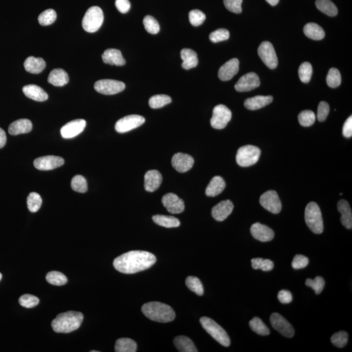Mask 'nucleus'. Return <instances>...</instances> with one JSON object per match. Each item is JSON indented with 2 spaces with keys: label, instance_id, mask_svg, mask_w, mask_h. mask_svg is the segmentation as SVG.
<instances>
[{
  "label": "nucleus",
  "instance_id": "1",
  "mask_svg": "<svg viewBox=\"0 0 352 352\" xmlns=\"http://www.w3.org/2000/svg\"><path fill=\"white\" fill-rule=\"evenodd\" d=\"M156 256L143 250H132L121 254L113 262L115 269L125 274H134L149 269L156 263Z\"/></svg>",
  "mask_w": 352,
  "mask_h": 352
},
{
  "label": "nucleus",
  "instance_id": "2",
  "mask_svg": "<svg viewBox=\"0 0 352 352\" xmlns=\"http://www.w3.org/2000/svg\"><path fill=\"white\" fill-rule=\"evenodd\" d=\"M142 312L149 319L160 323L172 322L176 317L174 309L161 302L153 301L144 304L142 307Z\"/></svg>",
  "mask_w": 352,
  "mask_h": 352
},
{
  "label": "nucleus",
  "instance_id": "3",
  "mask_svg": "<svg viewBox=\"0 0 352 352\" xmlns=\"http://www.w3.org/2000/svg\"><path fill=\"white\" fill-rule=\"evenodd\" d=\"M83 319V314L80 312H66L56 316L52 322V327L56 333H69L78 329Z\"/></svg>",
  "mask_w": 352,
  "mask_h": 352
},
{
  "label": "nucleus",
  "instance_id": "4",
  "mask_svg": "<svg viewBox=\"0 0 352 352\" xmlns=\"http://www.w3.org/2000/svg\"><path fill=\"white\" fill-rule=\"evenodd\" d=\"M306 224L314 234H320L324 231V222L320 207L316 202H311L306 207Z\"/></svg>",
  "mask_w": 352,
  "mask_h": 352
},
{
  "label": "nucleus",
  "instance_id": "5",
  "mask_svg": "<svg viewBox=\"0 0 352 352\" xmlns=\"http://www.w3.org/2000/svg\"><path fill=\"white\" fill-rule=\"evenodd\" d=\"M200 322L207 333L210 334L216 341L223 347H229L230 345L229 336L221 326L218 325L212 318L208 317L201 318Z\"/></svg>",
  "mask_w": 352,
  "mask_h": 352
},
{
  "label": "nucleus",
  "instance_id": "6",
  "mask_svg": "<svg viewBox=\"0 0 352 352\" xmlns=\"http://www.w3.org/2000/svg\"><path fill=\"white\" fill-rule=\"evenodd\" d=\"M104 21V15L102 9L97 6L89 8L82 20V27L89 33L98 31Z\"/></svg>",
  "mask_w": 352,
  "mask_h": 352
},
{
  "label": "nucleus",
  "instance_id": "7",
  "mask_svg": "<svg viewBox=\"0 0 352 352\" xmlns=\"http://www.w3.org/2000/svg\"><path fill=\"white\" fill-rule=\"evenodd\" d=\"M261 151L258 147L246 145L238 150L236 162L240 166L248 167L256 164L259 160Z\"/></svg>",
  "mask_w": 352,
  "mask_h": 352
},
{
  "label": "nucleus",
  "instance_id": "8",
  "mask_svg": "<svg viewBox=\"0 0 352 352\" xmlns=\"http://www.w3.org/2000/svg\"><path fill=\"white\" fill-rule=\"evenodd\" d=\"M231 118L232 112L230 109L225 105H218L215 107L213 111L211 125L213 128L222 129L225 128Z\"/></svg>",
  "mask_w": 352,
  "mask_h": 352
},
{
  "label": "nucleus",
  "instance_id": "9",
  "mask_svg": "<svg viewBox=\"0 0 352 352\" xmlns=\"http://www.w3.org/2000/svg\"><path fill=\"white\" fill-rule=\"evenodd\" d=\"M94 88L97 92L103 95H114L124 90L125 84L122 81L115 80H100L95 83Z\"/></svg>",
  "mask_w": 352,
  "mask_h": 352
},
{
  "label": "nucleus",
  "instance_id": "10",
  "mask_svg": "<svg viewBox=\"0 0 352 352\" xmlns=\"http://www.w3.org/2000/svg\"><path fill=\"white\" fill-rule=\"evenodd\" d=\"M258 55L266 66L274 69L277 67L278 58L273 45L270 42L264 41L258 49Z\"/></svg>",
  "mask_w": 352,
  "mask_h": 352
},
{
  "label": "nucleus",
  "instance_id": "11",
  "mask_svg": "<svg viewBox=\"0 0 352 352\" xmlns=\"http://www.w3.org/2000/svg\"><path fill=\"white\" fill-rule=\"evenodd\" d=\"M146 121L144 117L139 115H129L119 119L115 125L117 133H125L137 128L144 124Z\"/></svg>",
  "mask_w": 352,
  "mask_h": 352
},
{
  "label": "nucleus",
  "instance_id": "12",
  "mask_svg": "<svg viewBox=\"0 0 352 352\" xmlns=\"http://www.w3.org/2000/svg\"><path fill=\"white\" fill-rule=\"evenodd\" d=\"M261 206L273 214H279L282 210V204L278 194L274 190L264 192L260 198Z\"/></svg>",
  "mask_w": 352,
  "mask_h": 352
},
{
  "label": "nucleus",
  "instance_id": "13",
  "mask_svg": "<svg viewBox=\"0 0 352 352\" xmlns=\"http://www.w3.org/2000/svg\"><path fill=\"white\" fill-rule=\"evenodd\" d=\"M270 322H271L272 327L279 332L282 335L287 338L294 337L295 332H294L293 327L280 314L276 313L272 314L270 317Z\"/></svg>",
  "mask_w": 352,
  "mask_h": 352
},
{
  "label": "nucleus",
  "instance_id": "14",
  "mask_svg": "<svg viewBox=\"0 0 352 352\" xmlns=\"http://www.w3.org/2000/svg\"><path fill=\"white\" fill-rule=\"evenodd\" d=\"M259 77L255 73H249L241 77L235 85V89L240 92L253 90L259 86Z\"/></svg>",
  "mask_w": 352,
  "mask_h": 352
},
{
  "label": "nucleus",
  "instance_id": "15",
  "mask_svg": "<svg viewBox=\"0 0 352 352\" xmlns=\"http://www.w3.org/2000/svg\"><path fill=\"white\" fill-rule=\"evenodd\" d=\"M64 159L60 157L48 156L35 159L33 164L39 170H51L59 168L64 164Z\"/></svg>",
  "mask_w": 352,
  "mask_h": 352
},
{
  "label": "nucleus",
  "instance_id": "16",
  "mask_svg": "<svg viewBox=\"0 0 352 352\" xmlns=\"http://www.w3.org/2000/svg\"><path fill=\"white\" fill-rule=\"evenodd\" d=\"M86 121L84 119H79L67 123L61 129V136L63 138H72L78 136L84 130Z\"/></svg>",
  "mask_w": 352,
  "mask_h": 352
},
{
  "label": "nucleus",
  "instance_id": "17",
  "mask_svg": "<svg viewBox=\"0 0 352 352\" xmlns=\"http://www.w3.org/2000/svg\"><path fill=\"white\" fill-rule=\"evenodd\" d=\"M162 203L164 208L170 214H179L184 212L185 204L184 200L179 198L176 194L168 193L162 198Z\"/></svg>",
  "mask_w": 352,
  "mask_h": 352
},
{
  "label": "nucleus",
  "instance_id": "18",
  "mask_svg": "<svg viewBox=\"0 0 352 352\" xmlns=\"http://www.w3.org/2000/svg\"><path fill=\"white\" fill-rule=\"evenodd\" d=\"M194 161L193 157L190 155L178 153L173 156L172 164L175 170L180 173L188 172L193 166Z\"/></svg>",
  "mask_w": 352,
  "mask_h": 352
},
{
  "label": "nucleus",
  "instance_id": "19",
  "mask_svg": "<svg viewBox=\"0 0 352 352\" xmlns=\"http://www.w3.org/2000/svg\"><path fill=\"white\" fill-rule=\"evenodd\" d=\"M250 233L254 239L262 242H270L274 238L273 230L259 222L252 224L250 227Z\"/></svg>",
  "mask_w": 352,
  "mask_h": 352
},
{
  "label": "nucleus",
  "instance_id": "20",
  "mask_svg": "<svg viewBox=\"0 0 352 352\" xmlns=\"http://www.w3.org/2000/svg\"><path fill=\"white\" fill-rule=\"evenodd\" d=\"M233 210L234 204L231 201H222L212 208V217L217 221H223L232 214Z\"/></svg>",
  "mask_w": 352,
  "mask_h": 352
},
{
  "label": "nucleus",
  "instance_id": "21",
  "mask_svg": "<svg viewBox=\"0 0 352 352\" xmlns=\"http://www.w3.org/2000/svg\"><path fill=\"white\" fill-rule=\"evenodd\" d=\"M240 69V61L237 58H233L224 63L218 71V78L222 81L231 80L238 73Z\"/></svg>",
  "mask_w": 352,
  "mask_h": 352
},
{
  "label": "nucleus",
  "instance_id": "22",
  "mask_svg": "<svg viewBox=\"0 0 352 352\" xmlns=\"http://www.w3.org/2000/svg\"><path fill=\"white\" fill-rule=\"evenodd\" d=\"M162 175L158 170H149L144 176V188L146 191L153 192L158 190L162 184Z\"/></svg>",
  "mask_w": 352,
  "mask_h": 352
},
{
  "label": "nucleus",
  "instance_id": "23",
  "mask_svg": "<svg viewBox=\"0 0 352 352\" xmlns=\"http://www.w3.org/2000/svg\"><path fill=\"white\" fill-rule=\"evenodd\" d=\"M102 59L105 63L116 66H123L126 63L121 51L114 49L106 50L103 54Z\"/></svg>",
  "mask_w": 352,
  "mask_h": 352
},
{
  "label": "nucleus",
  "instance_id": "24",
  "mask_svg": "<svg viewBox=\"0 0 352 352\" xmlns=\"http://www.w3.org/2000/svg\"><path fill=\"white\" fill-rule=\"evenodd\" d=\"M273 100V97L270 96V95L269 96L257 95V96L246 99L244 101V106L248 110H258V109L263 108V107L271 104Z\"/></svg>",
  "mask_w": 352,
  "mask_h": 352
},
{
  "label": "nucleus",
  "instance_id": "25",
  "mask_svg": "<svg viewBox=\"0 0 352 352\" xmlns=\"http://www.w3.org/2000/svg\"><path fill=\"white\" fill-rule=\"evenodd\" d=\"M24 93L28 98L38 102H43L49 99V95L41 87L34 84L25 85L23 88Z\"/></svg>",
  "mask_w": 352,
  "mask_h": 352
},
{
  "label": "nucleus",
  "instance_id": "26",
  "mask_svg": "<svg viewBox=\"0 0 352 352\" xmlns=\"http://www.w3.org/2000/svg\"><path fill=\"white\" fill-rule=\"evenodd\" d=\"M32 123L27 119H20L14 121L9 127L10 135H15L26 134L32 130Z\"/></svg>",
  "mask_w": 352,
  "mask_h": 352
},
{
  "label": "nucleus",
  "instance_id": "27",
  "mask_svg": "<svg viewBox=\"0 0 352 352\" xmlns=\"http://www.w3.org/2000/svg\"><path fill=\"white\" fill-rule=\"evenodd\" d=\"M338 211L341 214V221L347 229L352 228V214L349 202L345 200H341L338 202Z\"/></svg>",
  "mask_w": 352,
  "mask_h": 352
},
{
  "label": "nucleus",
  "instance_id": "28",
  "mask_svg": "<svg viewBox=\"0 0 352 352\" xmlns=\"http://www.w3.org/2000/svg\"><path fill=\"white\" fill-rule=\"evenodd\" d=\"M226 188V183L222 177L217 176L211 180L206 190V196L215 197L221 193Z\"/></svg>",
  "mask_w": 352,
  "mask_h": 352
},
{
  "label": "nucleus",
  "instance_id": "29",
  "mask_svg": "<svg viewBox=\"0 0 352 352\" xmlns=\"http://www.w3.org/2000/svg\"><path fill=\"white\" fill-rule=\"evenodd\" d=\"M24 65L27 72L32 74H39L45 69L46 63L41 57L29 56L26 59Z\"/></svg>",
  "mask_w": 352,
  "mask_h": 352
},
{
  "label": "nucleus",
  "instance_id": "30",
  "mask_svg": "<svg viewBox=\"0 0 352 352\" xmlns=\"http://www.w3.org/2000/svg\"><path fill=\"white\" fill-rule=\"evenodd\" d=\"M181 57L183 59L182 67L186 70L194 68L198 63V55L193 50L184 49L181 51Z\"/></svg>",
  "mask_w": 352,
  "mask_h": 352
},
{
  "label": "nucleus",
  "instance_id": "31",
  "mask_svg": "<svg viewBox=\"0 0 352 352\" xmlns=\"http://www.w3.org/2000/svg\"><path fill=\"white\" fill-rule=\"evenodd\" d=\"M69 75L62 69H55L50 73L48 81L55 86L61 87L69 82Z\"/></svg>",
  "mask_w": 352,
  "mask_h": 352
},
{
  "label": "nucleus",
  "instance_id": "32",
  "mask_svg": "<svg viewBox=\"0 0 352 352\" xmlns=\"http://www.w3.org/2000/svg\"><path fill=\"white\" fill-rule=\"evenodd\" d=\"M174 344L176 349L180 352H197L195 345L190 338L186 336H178L175 338Z\"/></svg>",
  "mask_w": 352,
  "mask_h": 352
},
{
  "label": "nucleus",
  "instance_id": "33",
  "mask_svg": "<svg viewBox=\"0 0 352 352\" xmlns=\"http://www.w3.org/2000/svg\"><path fill=\"white\" fill-rule=\"evenodd\" d=\"M303 31L306 36L316 41L323 39L325 37V31L324 29L316 23L307 24L304 27Z\"/></svg>",
  "mask_w": 352,
  "mask_h": 352
},
{
  "label": "nucleus",
  "instance_id": "34",
  "mask_svg": "<svg viewBox=\"0 0 352 352\" xmlns=\"http://www.w3.org/2000/svg\"><path fill=\"white\" fill-rule=\"evenodd\" d=\"M152 219L157 225L165 228H177L181 224L180 220L172 216L156 215V216H153Z\"/></svg>",
  "mask_w": 352,
  "mask_h": 352
},
{
  "label": "nucleus",
  "instance_id": "35",
  "mask_svg": "<svg viewBox=\"0 0 352 352\" xmlns=\"http://www.w3.org/2000/svg\"><path fill=\"white\" fill-rule=\"evenodd\" d=\"M136 350V342L128 338L117 339L115 345V351L116 352H135Z\"/></svg>",
  "mask_w": 352,
  "mask_h": 352
},
{
  "label": "nucleus",
  "instance_id": "36",
  "mask_svg": "<svg viewBox=\"0 0 352 352\" xmlns=\"http://www.w3.org/2000/svg\"><path fill=\"white\" fill-rule=\"evenodd\" d=\"M316 5L318 10L329 17L337 15V7L331 0H316Z\"/></svg>",
  "mask_w": 352,
  "mask_h": 352
},
{
  "label": "nucleus",
  "instance_id": "37",
  "mask_svg": "<svg viewBox=\"0 0 352 352\" xmlns=\"http://www.w3.org/2000/svg\"><path fill=\"white\" fill-rule=\"evenodd\" d=\"M250 329L258 335L261 336L269 335L270 331L269 328L262 322L260 318L254 317L249 322Z\"/></svg>",
  "mask_w": 352,
  "mask_h": 352
},
{
  "label": "nucleus",
  "instance_id": "38",
  "mask_svg": "<svg viewBox=\"0 0 352 352\" xmlns=\"http://www.w3.org/2000/svg\"><path fill=\"white\" fill-rule=\"evenodd\" d=\"M186 286L189 289L195 293L198 296L204 295V287H203L202 282L196 276H190L186 278Z\"/></svg>",
  "mask_w": 352,
  "mask_h": 352
},
{
  "label": "nucleus",
  "instance_id": "39",
  "mask_svg": "<svg viewBox=\"0 0 352 352\" xmlns=\"http://www.w3.org/2000/svg\"><path fill=\"white\" fill-rule=\"evenodd\" d=\"M172 99L166 95H156L151 97L149 100V105L152 108H161L165 105L170 104Z\"/></svg>",
  "mask_w": 352,
  "mask_h": 352
},
{
  "label": "nucleus",
  "instance_id": "40",
  "mask_svg": "<svg viewBox=\"0 0 352 352\" xmlns=\"http://www.w3.org/2000/svg\"><path fill=\"white\" fill-rule=\"evenodd\" d=\"M252 267L254 270H261L264 271H270L273 269L274 263L269 259L256 258L251 260Z\"/></svg>",
  "mask_w": 352,
  "mask_h": 352
},
{
  "label": "nucleus",
  "instance_id": "41",
  "mask_svg": "<svg viewBox=\"0 0 352 352\" xmlns=\"http://www.w3.org/2000/svg\"><path fill=\"white\" fill-rule=\"evenodd\" d=\"M47 282L54 286H63L67 284V278L65 274L59 271H51L47 274Z\"/></svg>",
  "mask_w": 352,
  "mask_h": 352
},
{
  "label": "nucleus",
  "instance_id": "42",
  "mask_svg": "<svg viewBox=\"0 0 352 352\" xmlns=\"http://www.w3.org/2000/svg\"><path fill=\"white\" fill-rule=\"evenodd\" d=\"M71 188L75 191L80 193H85L87 191V181L84 177L77 175L71 181Z\"/></svg>",
  "mask_w": 352,
  "mask_h": 352
},
{
  "label": "nucleus",
  "instance_id": "43",
  "mask_svg": "<svg viewBox=\"0 0 352 352\" xmlns=\"http://www.w3.org/2000/svg\"><path fill=\"white\" fill-rule=\"evenodd\" d=\"M27 208L29 212L35 213L38 212L42 205L41 196L36 192H31L27 198Z\"/></svg>",
  "mask_w": 352,
  "mask_h": 352
},
{
  "label": "nucleus",
  "instance_id": "44",
  "mask_svg": "<svg viewBox=\"0 0 352 352\" xmlns=\"http://www.w3.org/2000/svg\"><path fill=\"white\" fill-rule=\"evenodd\" d=\"M56 18L57 15L54 10L49 9L43 11L39 16L38 21L42 26H49L54 23Z\"/></svg>",
  "mask_w": 352,
  "mask_h": 352
},
{
  "label": "nucleus",
  "instance_id": "45",
  "mask_svg": "<svg viewBox=\"0 0 352 352\" xmlns=\"http://www.w3.org/2000/svg\"><path fill=\"white\" fill-rule=\"evenodd\" d=\"M143 24L146 30L151 34H157L160 30V26L158 22L152 16L148 15L145 17Z\"/></svg>",
  "mask_w": 352,
  "mask_h": 352
},
{
  "label": "nucleus",
  "instance_id": "46",
  "mask_svg": "<svg viewBox=\"0 0 352 352\" xmlns=\"http://www.w3.org/2000/svg\"><path fill=\"white\" fill-rule=\"evenodd\" d=\"M327 85L332 88H335L341 85V75L339 71L336 68H331L328 73L327 79Z\"/></svg>",
  "mask_w": 352,
  "mask_h": 352
},
{
  "label": "nucleus",
  "instance_id": "47",
  "mask_svg": "<svg viewBox=\"0 0 352 352\" xmlns=\"http://www.w3.org/2000/svg\"><path fill=\"white\" fill-rule=\"evenodd\" d=\"M313 75V67L309 62H304L300 65L299 77L302 82L308 83L311 81Z\"/></svg>",
  "mask_w": 352,
  "mask_h": 352
},
{
  "label": "nucleus",
  "instance_id": "48",
  "mask_svg": "<svg viewBox=\"0 0 352 352\" xmlns=\"http://www.w3.org/2000/svg\"><path fill=\"white\" fill-rule=\"evenodd\" d=\"M349 341V334L347 332L341 331L332 335L331 341L336 347L343 348L347 345Z\"/></svg>",
  "mask_w": 352,
  "mask_h": 352
},
{
  "label": "nucleus",
  "instance_id": "49",
  "mask_svg": "<svg viewBox=\"0 0 352 352\" xmlns=\"http://www.w3.org/2000/svg\"><path fill=\"white\" fill-rule=\"evenodd\" d=\"M299 123L303 127H310L315 121V114L311 110H303L298 116Z\"/></svg>",
  "mask_w": 352,
  "mask_h": 352
},
{
  "label": "nucleus",
  "instance_id": "50",
  "mask_svg": "<svg viewBox=\"0 0 352 352\" xmlns=\"http://www.w3.org/2000/svg\"><path fill=\"white\" fill-rule=\"evenodd\" d=\"M306 286L313 288L316 294H321L325 286V280L322 276H316L314 279L307 278L305 282Z\"/></svg>",
  "mask_w": 352,
  "mask_h": 352
},
{
  "label": "nucleus",
  "instance_id": "51",
  "mask_svg": "<svg viewBox=\"0 0 352 352\" xmlns=\"http://www.w3.org/2000/svg\"><path fill=\"white\" fill-rule=\"evenodd\" d=\"M19 301L20 305L27 309L36 307L39 303V298L30 294H25L22 296Z\"/></svg>",
  "mask_w": 352,
  "mask_h": 352
},
{
  "label": "nucleus",
  "instance_id": "52",
  "mask_svg": "<svg viewBox=\"0 0 352 352\" xmlns=\"http://www.w3.org/2000/svg\"><path fill=\"white\" fill-rule=\"evenodd\" d=\"M230 37V32L226 29L220 28L210 33V39L213 43H217L226 41Z\"/></svg>",
  "mask_w": 352,
  "mask_h": 352
},
{
  "label": "nucleus",
  "instance_id": "53",
  "mask_svg": "<svg viewBox=\"0 0 352 352\" xmlns=\"http://www.w3.org/2000/svg\"><path fill=\"white\" fill-rule=\"evenodd\" d=\"M189 17H190V24L194 27H199L202 25L206 18L205 14L198 9L190 11Z\"/></svg>",
  "mask_w": 352,
  "mask_h": 352
},
{
  "label": "nucleus",
  "instance_id": "54",
  "mask_svg": "<svg viewBox=\"0 0 352 352\" xmlns=\"http://www.w3.org/2000/svg\"><path fill=\"white\" fill-rule=\"evenodd\" d=\"M243 0H224V6L228 11L232 13L240 14L242 12Z\"/></svg>",
  "mask_w": 352,
  "mask_h": 352
},
{
  "label": "nucleus",
  "instance_id": "55",
  "mask_svg": "<svg viewBox=\"0 0 352 352\" xmlns=\"http://www.w3.org/2000/svg\"><path fill=\"white\" fill-rule=\"evenodd\" d=\"M309 263V258L301 254H297L294 256L293 261L292 262V268L295 270L303 269L307 267Z\"/></svg>",
  "mask_w": 352,
  "mask_h": 352
},
{
  "label": "nucleus",
  "instance_id": "56",
  "mask_svg": "<svg viewBox=\"0 0 352 352\" xmlns=\"http://www.w3.org/2000/svg\"><path fill=\"white\" fill-rule=\"evenodd\" d=\"M329 106L327 103L325 101H322L320 103L318 107L317 117L318 121L320 122L325 120L326 118L329 114Z\"/></svg>",
  "mask_w": 352,
  "mask_h": 352
},
{
  "label": "nucleus",
  "instance_id": "57",
  "mask_svg": "<svg viewBox=\"0 0 352 352\" xmlns=\"http://www.w3.org/2000/svg\"><path fill=\"white\" fill-rule=\"evenodd\" d=\"M278 301L281 303L287 304L291 303L293 300L291 292L286 290H280L278 294Z\"/></svg>",
  "mask_w": 352,
  "mask_h": 352
},
{
  "label": "nucleus",
  "instance_id": "58",
  "mask_svg": "<svg viewBox=\"0 0 352 352\" xmlns=\"http://www.w3.org/2000/svg\"><path fill=\"white\" fill-rule=\"evenodd\" d=\"M116 7L121 13H127L131 9V3L129 0H116Z\"/></svg>",
  "mask_w": 352,
  "mask_h": 352
},
{
  "label": "nucleus",
  "instance_id": "59",
  "mask_svg": "<svg viewBox=\"0 0 352 352\" xmlns=\"http://www.w3.org/2000/svg\"><path fill=\"white\" fill-rule=\"evenodd\" d=\"M343 136L346 138H351L352 136V117L350 116L343 125Z\"/></svg>",
  "mask_w": 352,
  "mask_h": 352
},
{
  "label": "nucleus",
  "instance_id": "60",
  "mask_svg": "<svg viewBox=\"0 0 352 352\" xmlns=\"http://www.w3.org/2000/svg\"><path fill=\"white\" fill-rule=\"evenodd\" d=\"M6 142H7V136H6L5 131L0 128V149L5 146Z\"/></svg>",
  "mask_w": 352,
  "mask_h": 352
},
{
  "label": "nucleus",
  "instance_id": "61",
  "mask_svg": "<svg viewBox=\"0 0 352 352\" xmlns=\"http://www.w3.org/2000/svg\"><path fill=\"white\" fill-rule=\"evenodd\" d=\"M272 6L277 5L279 0H266Z\"/></svg>",
  "mask_w": 352,
  "mask_h": 352
},
{
  "label": "nucleus",
  "instance_id": "62",
  "mask_svg": "<svg viewBox=\"0 0 352 352\" xmlns=\"http://www.w3.org/2000/svg\"><path fill=\"white\" fill-rule=\"evenodd\" d=\"M1 278H2V274L1 273H0V280H1Z\"/></svg>",
  "mask_w": 352,
  "mask_h": 352
},
{
  "label": "nucleus",
  "instance_id": "63",
  "mask_svg": "<svg viewBox=\"0 0 352 352\" xmlns=\"http://www.w3.org/2000/svg\"><path fill=\"white\" fill-rule=\"evenodd\" d=\"M91 352H98V351H91Z\"/></svg>",
  "mask_w": 352,
  "mask_h": 352
}]
</instances>
